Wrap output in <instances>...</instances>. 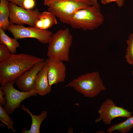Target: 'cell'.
Instances as JSON below:
<instances>
[{
	"instance_id": "2e32d148",
	"label": "cell",
	"mask_w": 133,
	"mask_h": 133,
	"mask_svg": "<svg viewBox=\"0 0 133 133\" xmlns=\"http://www.w3.org/2000/svg\"><path fill=\"white\" fill-rule=\"evenodd\" d=\"M133 128V116L132 115L123 122L111 126L107 131L108 133L116 131L120 133H126L129 132Z\"/></svg>"
},
{
	"instance_id": "3957f363",
	"label": "cell",
	"mask_w": 133,
	"mask_h": 133,
	"mask_svg": "<svg viewBox=\"0 0 133 133\" xmlns=\"http://www.w3.org/2000/svg\"><path fill=\"white\" fill-rule=\"evenodd\" d=\"M67 86L85 97L90 98H94L106 90L98 71L82 74L70 82Z\"/></svg>"
},
{
	"instance_id": "277c9868",
	"label": "cell",
	"mask_w": 133,
	"mask_h": 133,
	"mask_svg": "<svg viewBox=\"0 0 133 133\" xmlns=\"http://www.w3.org/2000/svg\"><path fill=\"white\" fill-rule=\"evenodd\" d=\"M44 4L48 7V11L60 21L69 25L71 17L76 12L90 5L84 1L75 0H44Z\"/></svg>"
},
{
	"instance_id": "7c38bea8",
	"label": "cell",
	"mask_w": 133,
	"mask_h": 133,
	"mask_svg": "<svg viewBox=\"0 0 133 133\" xmlns=\"http://www.w3.org/2000/svg\"><path fill=\"white\" fill-rule=\"evenodd\" d=\"M48 67L46 64L39 72L36 78L34 88L37 94L41 96H45L51 91V87L48 81Z\"/></svg>"
},
{
	"instance_id": "7a4b0ae2",
	"label": "cell",
	"mask_w": 133,
	"mask_h": 133,
	"mask_svg": "<svg viewBox=\"0 0 133 133\" xmlns=\"http://www.w3.org/2000/svg\"><path fill=\"white\" fill-rule=\"evenodd\" d=\"M72 40L73 37L68 28L59 30L53 34L48 43L47 53L48 58L63 62L68 61Z\"/></svg>"
},
{
	"instance_id": "d6986e66",
	"label": "cell",
	"mask_w": 133,
	"mask_h": 133,
	"mask_svg": "<svg viewBox=\"0 0 133 133\" xmlns=\"http://www.w3.org/2000/svg\"><path fill=\"white\" fill-rule=\"evenodd\" d=\"M4 107L0 104V120L1 122L7 126L9 128L16 132L14 129V123Z\"/></svg>"
},
{
	"instance_id": "6da1fadb",
	"label": "cell",
	"mask_w": 133,
	"mask_h": 133,
	"mask_svg": "<svg viewBox=\"0 0 133 133\" xmlns=\"http://www.w3.org/2000/svg\"><path fill=\"white\" fill-rule=\"evenodd\" d=\"M44 59L29 54H12L4 61L0 63V83L1 86L8 82L15 81L36 64L45 61Z\"/></svg>"
},
{
	"instance_id": "e0dca14e",
	"label": "cell",
	"mask_w": 133,
	"mask_h": 133,
	"mask_svg": "<svg viewBox=\"0 0 133 133\" xmlns=\"http://www.w3.org/2000/svg\"><path fill=\"white\" fill-rule=\"evenodd\" d=\"M56 16L52 13L44 11L41 13L38 19L41 23L43 29L47 30L56 24L57 22Z\"/></svg>"
},
{
	"instance_id": "484cf974",
	"label": "cell",
	"mask_w": 133,
	"mask_h": 133,
	"mask_svg": "<svg viewBox=\"0 0 133 133\" xmlns=\"http://www.w3.org/2000/svg\"><path fill=\"white\" fill-rule=\"evenodd\" d=\"M132 75L133 76V70H132Z\"/></svg>"
},
{
	"instance_id": "30bf717a",
	"label": "cell",
	"mask_w": 133,
	"mask_h": 133,
	"mask_svg": "<svg viewBox=\"0 0 133 133\" xmlns=\"http://www.w3.org/2000/svg\"><path fill=\"white\" fill-rule=\"evenodd\" d=\"M46 64V60L38 62L17 79L15 83L18 88L24 92L29 91L34 88L37 76Z\"/></svg>"
},
{
	"instance_id": "52a82bcc",
	"label": "cell",
	"mask_w": 133,
	"mask_h": 133,
	"mask_svg": "<svg viewBox=\"0 0 133 133\" xmlns=\"http://www.w3.org/2000/svg\"><path fill=\"white\" fill-rule=\"evenodd\" d=\"M14 38L17 39L29 38L37 39L43 44H48L52 35L50 31L35 27H25L23 25L10 24L8 29Z\"/></svg>"
},
{
	"instance_id": "9a60e30c",
	"label": "cell",
	"mask_w": 133,
	"mask_h": 133,
	"mask_svg": "<svg viewBox=\"0 0 133 133\" xmlns=\"http://www.w3.org/2000/svg\"><path fill=\"white\" fill-rule=\"evenodd\" d=\"M2 29L0 27V43L5 45L12 54H15L17 49L20 46L17 39L8 36Z\"/></svg>"
},
{
	"instance_id": "cb8c5ba5",
	"label": "cell",
	"mask_w": 133,
	"mask_h": 133,
	"mask_svg": "<svg viewBox=\"0 0 133 133\" xmlns=\"http://www.w3.org/2000/svg\"><path fill=\"white\" fill-rule=\"evenodd\" d=\"M8 1L23 8V3L24 0H7Z\"/></svg>"
},
{
	"instance_id": "ba28073f",
	"label": "cell",
	"mask_w": 133,
	"mask_h": 133,
	"mask_svg": "<svg viewBox=\"0 0 133 133\" xmlns=\"http://www.w3.org/2000/svg\"><path fill=\"white\" fill-rule=\"evenodd\" d=\"M99 117L95 120L96 123L102 121L106 125L111 124L112 120L118 117L128 118L132 115L130 112L122 107L116 106L111 99H107L100 105L98 110Z\"/></svg>"
},
{
	"instance_id": "44dd1931",
	"label": "cell",
	"mask_w": 133,
	"mask_h": 133,
	"mask_svg": "<svg viewBox=\"0 0 133 133\" xmlns=\"http://www.w3.org/2000/svg\"><path fill=\"white\" fill-rule=\"evenodd\" d=\"M35 4L34 0H24L23 3V7L26 10H32L34 7Z\"/></svg>"
},
{
	"instance_id": "8fae6325",
	"label": "cell",
	"mask_w": 133,
	"mask_h": 133,
	"mask_svg": "<svg viewBox=\"0 0 133 133\" xmlns=\"http://www.w3.org/2000/svg\"><path fill=\"white\" fill-rule=\"evenodd\" d=\"M48 68V81L50 86L64 82L66 76V67L63 62L49 59L46 60Z\"/></svg>"
},
{
	"instance_id": "7402d4cb",
	"label": "cell",
	"mask_w": 133,
	"mask_h": 133,
	"mask_svg": "<svg viewBox=\"0 0 133 133\" xmlns=\"http://www.w3.org/2000/svg\"><path fill=\"white\" fill-rule=\"evenodd\" d=\"M125 0H100L101 4L105 5L112 2H115L119 7H121L124 5Z\"/></svg>"
},
{
	"instance_id": "5bb4252c",
	"label": "cell",
	"mask_w": 133,
	"mask_h": 133,
	"mask_svg": "<svg viewBox=\"0 0 133 133\" xmlns=\"http://www.w3.org/2000/svg\"><path fill=\"white\" fill-rule=\"evenodd\" d=\"M9 3L7 0H0V27L4 31L8 30L10 24Z\"/></svg>"
},
{
	"instance_id": "603a6c76",
	"label": "cell",
	"mask_w": 133,
	"mask_h": 133,
	"mask_svg": "<svg viewBox=\"0 0 133 133\" xmlns=\"http://www.w3.org/2000/svg\"><path fill=\"white\" fill-rule=\"evenodd\" d=\"M84 2L90 5L95 7L99 11H100V6L98 0H83Z\"/></svg>"
},
{
	"instance_id": "ac0fdd59",
	"label": "cell",
	"mask_w": 133,
	"mask_h": 133,
	"mask_svg": "<svg viewBox=\"0 0 133 133\" xmlns=\"http://www.w3.org/2000/svg\"><path fill=\"white\" fill-rule=\"evenodd\" d=\"M126 42L127 47L125 59L127 63L133 66V33L130 34Z\"/></svg>"
},
{
	"instance_id": "8992f818",
	"label": "cell",
	"mask_w": 133,
	"mask_h": 133,
	"mask_svg": "<svg viewBox=\"0 0 133 133\" xmlns=\"http://www.w3.org/2000/svg\"><path fill=\"white\" fill-rule=\"evenodd\" d=\"M15 83V81H9L0 87L3 92L5 100L4 107L9 115L19 107L24 100L37 94L35 88L28 92L19 91L14 87Z\"/></svg>"
},
{
	"instance_id": "4316f807",
	"label": "cell",
	"mask_w": 133,
	"mask_h": 133,
	"mask_svg": "<svg viewBox=\"0 0 133 133\" xmlns=\"http://www.w3.org/2000/svg\"><path fill=\"white\" fill-rule=\"evenodd\" d=\"M79 0V1H84L83 0Z\"/></svg>"
},
{
	"instance_id": "ffe728a7",
	"label": "cell",
	"mask_w": 133,
	"mask_h": 133,
	"mask_svg": "<svg viewBox=\"0 0 133 133\" xmlns=\"http://www.w3.org/2000/svg\"><path fill=\"white\" fill-rule=\"evenodd\" d=\"M11 54L5 45L0 43V63L4 61L8 58Z\"/></svg>"
},
{
	"instance_id": "d4e9b609",
	"label": "cell",
	"mask_w": 133,
	"mask_h": 133,
	"mask_svg": "<svg viewBox=\"0 0 133 133\" xmlns=\"http://www.w3.org/2000/svg\"><path fill=\"white\" fill-rule=\"evenodd\" d=\"M5 103V100L4 93L2 89L0 88V104L4 106Z\"/></svg>"
},
{
	"instance_id": "5b68a950",
	"label": "cell",
	"mask_w": 133,
	"mask_h": 133,
	"mask_svg": "<svg viewBox=\"0 0 133 133\" xmlns=\"http://www.w3.org/2000/svg\"><path fill=\"white\" fill-rule=\"evenodd\" d=\"M104 21L100 11L90 5L76 12L71 18L70 25L74 28L91 31L99 27Z\"/></svg>"
},
{
	"instance_id": "9c48e42d",
	"label": "cell",
	"mask_w": 133,
	"mask_h": 133,
	"mask_svg": "<svg viewBox=\"0 0 133 133\" xmlns=\"http://www.w3.org/2000/svg\"><path fill=\"white\" fill-rule=\"evenodd\" d=\"M10 24H25L34 27L41 13L38 9L28 10L11 2L8 5Z\"/></svg>"
},
{
	"instance_id": "4fadbf2b",
	"label": "cell",
	"mask_w": 133,
	"mask_h": 133,
	"mask_svg": "<svg viewBox=\"0 0 133 133\" xmlns=\"http://www.w3.org/2000/svg\"><path fill=\"white\" fill-rule=\"evenodd\" d=\"M21 109L26 111L30 116L32 119V123L30 129L27 130L24 129L22 131L23 133H39L41 124L46 118L48 112L46 111H43L38 115H35L32 114L30 110L23 105Z\"/></svg>"
}]
</instances>
